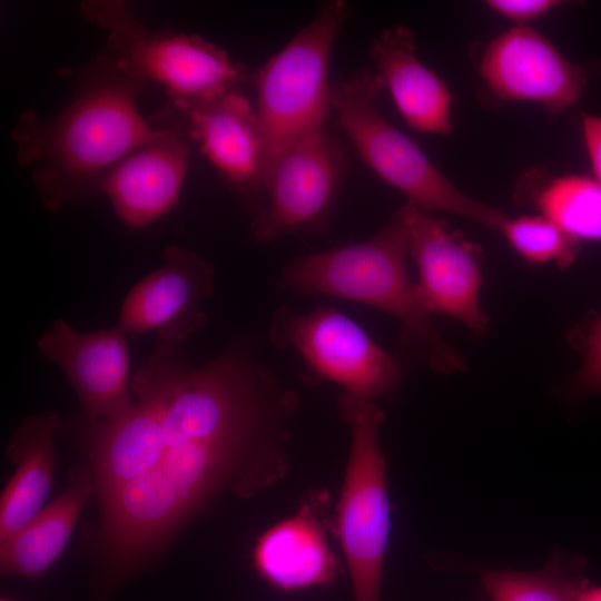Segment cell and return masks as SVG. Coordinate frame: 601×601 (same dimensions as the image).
<instances>
[{
	"label": "cell",
	"instance_id": "7a4b0ae2",
	"mask_svg": "<svg viewBox=\"0 0 601 601\" xmlns=\"http://www.w3.org/2000/svg\"><path fill=\"white\" fill-rule=\"evenodd\" d=\"M72 79V95L57 114L27 110L11 134L18 164L30 169L51 211L100 195L108 173L162 132L155 114L146 119L138 109L149 85L127 75L106 49Z\"/></svg>",
	"mask_w": 601,
	"mask_h": 601
},
{
	"label": "cell",
	"instance_id": "ba28073f",
	"mask_svg": "<svg viewBox=\"0 0 601 601\" xmlns=\"http://www.w3.org/2000/svg\"><path fill=\"white\" fill-rule=\"evenodd\" d=\"M268 337L276 348L299 356L309 380L336 383L362 398L391 395L402 380L400 361L333 306L308 313L280 306L273 314Z\"/></svg>",
	"mask_w": 601,
	"mask_h": 601
},
{
	"label": "cell",
	"instance_id": "277c9868",
	"mask_svg": "<svg viewBox=\"0 0 601 601\" xmlns=\"http://www.w3.org/2000/svg\"><path fill=\"white\" fill-rule=\"evenodd\" d=\"M384 83L375 72L359 71L331 85L329 107L364 162L384 181L424 210H440L500 230L501 210L461 191L425 152L377 109Z\"/></svg>",
	"mask_w": 601,
	"mask_h": 601
},
{
	"label": "cell",
	"instance_id": "ac0fdd59",
	"mask_svg": "<svg viewBox=\"0 0 601 601\" xmlns=\"http://www.w3.org/2000/svg\"><path fill=\"white\" fill-rule=\"evenodd\" d=\"M254 565L272 587L296 591L334 581L338 562L307 506L268 529L257 541Z\"/></svg>",
	"mask_w": 601,
	"mask_h": 601
},
{
	"label": "cell",
	"instance_id": "5b68a950",
	"mask_svg": "<svg viewBox=\"0 0 601 601\" xmlns=\"http://www.w3.org/2000/svg\"><path fill=\"white\" fill-rule=\"evenodd\" d=\"M81 14L107 35L106 50L130 77L166 87L176 101L208 99L247 80L244 66L196 35L151 31L122 0H86Z\"/></svg>",
	"mask_w": 601,
	"mask_h": 601
},
{
	"label": "cell",
	"instance_id": "30bf717a",
	"mask_svg": "<svg viewBox=\"0 0 601 601\" xmlns=\"http://www.w3.org/2000/svg\"><path fill=\"white\" fill-rule=\"evenodd\" d=\"M396 213L405 225L410 255L418 270L416 284L430 313L446 315L475 335L483 334L489 318L479 297L480 248L412 203Z\"/></svg>",
	"mask_w": 601,
	"mask_h": 601
},
{
	"label": "cell",
	"instance_id": "e0dca14e",
	"mask_svg": "<svg viewBox=\"0 0 601 601\" xmlns=\"http://www.w3.org/2000/svg\"><path fill=\"white\" fill-rule=\"evenodd\" d=\"M61 427L60 415L48 411L27 417L13 432L8 456L17 467L0 499V542L46 506L57 464L55 439Z\"/></svg>",
	"mask_w": 601,
	"mask_h": 601
},
{
	"label": "cell",
	"instance_id": "603a6c76",
	"mask_svg": "<svg viewBox=\"0 0 601 601\" xmlns=\"http://www.w3.org/2000/svg\"><path fill=\"white\" fill-rule=\"evenodd\" d=\"M584 354V361L572 378V390L579 395L601 392V315L589 317L572 335Z\"/></svg>",
	"mask_w": 601,
	"mask_h": 601
},
{
	"label": "cell",
	"instance_id": "9a60e30c",
	"mask_svg": "<svg viewBox=\"0 0 601 601\" xmlns=\"http://www.w3.org/2000/svg\"><path fill=\"white\" fill-rule=\"evenodd\" d=\"M199 150L253 216L263 204L264 135L256 108L233 89L208 99L176 101Z\"/></svg>",
	"mask_w": 601,
	"mask_h": 601
},
{
	"label": "cell",
	"instance_id": "484cf974",
	"mask_svg": "<svg viewBox=\"0 0 601 601\" xmlns=\"http://www.w3.org/2000/svg\"><path fill=\"white\" fill-rule=\"evenodd\" d=\"M573 601H601V585H592L588 580L579 589Z\"/></svg>",
	"mask_w": 601,
	"mask_h": 601
},
{
	"label": "cell",
	"instance_id": "7402d4cb",
	"mask_svg": "<svg viewBox=\"0 0 601 601\" xmlns=\"http://www.w3.org/2000/svg\"><path fill=\"white\" fill-rule=\"evenodd\" d=\"M499 231L518 255L532 264L555 263L566 268L577 257L578 242L543 215L506 217Z\"/></svg>",
	"mask_w": 601,
	"mask_h": 601
},
{
	"label": "cell",
	"instance_id": "4fadbf2b",
	"mask_svg": "<svg viewBox=\"0 0 601 601\" xmlns=\"http://www.w3.org/2000/svg\"><path fill=\"white\" fill-rule=\"evenodd\" d=\"M127 336L119 326L81 333L58 318L37 342L66 375L88 422L117 420L132 405Z\"/></svg>",
	"mask_w": 601,
	"mask_h": 601
},
{
	"label": "cell",
	"instance_id": "cb8c5ba5",
	"mask_svg": "<svg viewBox=\"0 0 601 601\" xmlns=\"http://www.w3.org/2000/svg\"><path fill=\"white\" fill-rule=\"evenodd\" d=\"M554 0H490L487 6L499 14L519 23L534 20L555 6Z\"/></svg>",
	"mask_w": 601,
	"mask_h": 601
},
{
	"label": "cell",
	"instance_id": "d4e9b609",
	"mask_svg": "<svg viewBox=\"0 0 601 601\" xmlns=\"http://www.w3.org/2000/svg\"><path fill=\"white\" fill-rule=\"evenodd\" d=\"M582 134L593 171V178L601 185V117L584 115Z\"/></svg>",
	"mask_w": 601,
	"mask_h": 601
},
{
	"label": "cell",
	"instance_id": "8992f818",
	"mask_svg": "<svg viewBox=\"0 0 601 601\" xmlns=\"http://www.w3.org/2000/svg\"><path fill=\"white\" fill-rule=\"evenodd\" d=\"M348 13L344 1L321 4L313 19L257 71L256 111L265 142L262 183L290 144L325 126L331 110V51Z\"/></svg>",
	"mask_w": 601,
	"mask_h": 601
},
{
	"label": "cell",
	"instance_id": "5bb4252c",
	"mask_svg": "<svg viewBox=\"0 0 601 601\" xmlns=\"http://www.w3.org/2000/svg\"><path fill=\"white\" fill-rule=\"evenodd\" d=\"M479 70L487 89L503 100L530 101L559 114L577 102L588 73L544 36L516 26L484 49Z\"/></svg>",
	"mask_w": 601,
	"mask_h": 601
},
{
	"label": "cell",
	"instance_id": "9c48e42d",
	"mask_svg": "<svg viewBox=\"0 0 601 601\" xmlns=\"http://www.w3.org/2000/svg\"><path fill=\"white\" fill-rule=\"evenodd\" d=\"M345 166L344 150L325 126L297 138L264 178L263 204L252 218L250 239L269 244L323 228L335 206Z\"/></svg>",
	"mask_w": 601,
	"mask_h": 601
},
{
	"label": "cell",
	"instance_id": "2e32d148",
	"mask_svg": "<svg viewBox=\"0 0 601 601\" xmlns=\"http://www.w3.org/2000/svg\"><path fill=\"white\" fill-rule=\"evenodd\" d=\"M371 57L376 73L413 130L436 135L452 131L451 91L420 60L410 30L395 26L382 31L372 42Z\"/></svg>",
	"mask_w": 601,
	"mask_h": 601
},
{
	"label": "cell",
	"instance_id": "d6986e66",
	"mask_svg": "<svg viewBox=\"0 0 601 601\" xmlns=\"http://www.w3.org/2000/svg\"><path fill=\"white\" fill-rule=\"evenodd\" d=\"M95 485L87 464L69 474L68 485L16 534L0 542L1 573L39 578L61 555Z\"/></svg>",
	"mask_w": 601,
	"mask_h": 601
},
{
	"label": "cell",
	"instance_id": "8fae6325",
	"mask_svg": "<svg viewBox=\"0 0 601 601\" xmlns=\"http://www.w3.org/2000/svg\"><path fill=\"white\" fill-rule=\"evenodd\" d=\"M155 116L162 132L124 157L100 189L131 230L147 227L175 208L189 166L193 140L181 111L169 100Z\"/></svg>",
	"mask_w": 601,
	"mask_h": 601
},
{
	"label": "cell",
	"instance_id": "52a82bcc",
	"mask_svg": "<svg viewBox=\"0 0 601 601\" xmlns=\"http://www.w3.org/2000/svg\"><path fill=\"white\" fill-rule=\"evenodd\" d=\"M337 410L351 446L337 504V534L349 572L353 601H381L390 538L386 462L380 442L385 413L374 401L343 392Z\"/></svg>",
	"mask_w": 601,
	"mask_h": 601
},
{
	"label": "cell",
	"instance_id": "83f0119b",
	"mask_svg": "<svg viewBox=\"0 0 601 601\" xmlns=\"http://www.w3.org/2000/svg\"><path fill=\"white\" fill-rule=\"evenodd\" d=\"M0 601H12V600L2 598Z\"/></svg>",
	"mask_w": 601,
	"mask_h": 601
},
{
	"label": "cell",
	"instance_id": "ffe728a7",
	"mask_svg": "<svg viewBox=\"0 0 601 601\" xmlns=\"http://www.w3.org/2000/svg\"><path fill=\"white\" fill-rule=\"evenodd\" d=\"M587 560L579 554L555 551L533 571L479 570L490 601H573L588 581Z\"/></svg>",
	"mask_w": 601,
	"mask_h": 601
},
{
	"label": "cell",
	"instance_id": "6da1fadb",
	"mask_svg": "<svg viewBox=\"0 0 601 601\" xmlns=\"http://www.w3.org/2000/svg\"><path fill=\"white\" fill-rule=\"evenodd\" d=\"M239 335L196 366L160 344L130 380L115 444L127 484L97 499L98 548L121 574L165 550L220 493L250 497L280 481L300 400Z\"/></svg>",
	"mask_w": 601,
	"mask_h": 601
},
{
	"label": "cell",
	"instance_id": "7c38bea8",
	"mask_svg": "<svg viewBox=\"0 0 601 601\" xmlns=\"http://www.w3.org/2000/svg\"><path fill=\"white\" fill-rule=\"evenodd\" d=\"M214 276L197 253L167 246L162 265L127 294L117 326L127 335L156 332L161 344L180 346L208 321L203 305L215 293Z\"/></svg>",
	"mask_w": 601,
	"mask_h": 601
},
{
	"label": "cell",
	"instance_id": "44dd1931",
	"mask_svg": "<svg viewBox=\"0 0 601 601\" xmlns=\"http://www.w3.org/2000/svg\"><path fill=\"white\" fill-rule=\"evenodd\" d=\"M535 201L541 215L577 242H601V185L593 177L564 175L552 179Z\"/></svg>",
	"mask_w": 601,
	"mask_h": 601
},
{
	"label": "cell",
	"instance_id": "4316f807",
	"mask_svg": "<svg viewBox=\"0 0 601 601\" xmlns=\"http://www.w3.org/2000/svg\"><path fill=\"white\" fill-rule=\"evenodd\" d=\"M475 601H485V599H483V598L481 597V598H477Z\"/></svg>",
	"mask_w": 601,
	"mask_h": 601
},
{
	"label": "cell",
	"instance_id": "3957f363",
	"mask_svg": "<svg viewBox=\"0 0 601 601\" xmlns=\"http://www.w3.org/2000/svg\"><path fill=\"white\" fill-rule=\"evenodd\" d=\"M408 237L395 211L373 237L289 260L276 280L278 289L298 295L322 294L371 305L401 324L402 339L417 346L431 368H464L460 354L437 332L407 270Z\"/></svg>",
	"mask_w": 601,
	"mask_h": 601
}]
</instances>
